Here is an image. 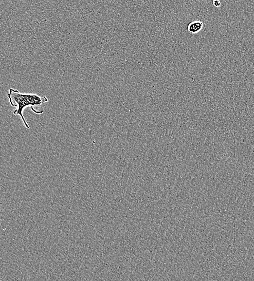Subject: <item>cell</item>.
<instances>
[{"instance_id":"1","label":"cell","mask_w":254,"mask_h":281,"mask_svg":"<svg viewBox=\"0 0 254 281\" xmlns=\"http://www.w3.org/2000/svg\"><path fill=\"white\" fill-rule=\"evenodd\" d=\"M7 96L11 105L17 108L13 111V114L21 118L25 127L28 129H30V127L24 116L25 109L31 107L32 110L35 114H43L37 109L44 108L48 102L46 97H41L33 93H22L13 88L9 89Z\"/></svg>"},{"instance_id":"2","label":"cell","mask_w":254,"mask_h":281,"mask_svg":"<svg viewBox=\"0 0 254 281\" xmlns=\"http://www.w3.org/2000/svg\"><path fill=\"white\" fill-rule=\"evenodd\" d=\"M203 25L204 24L201 21H194L188 25L187 29L191 34H197L202 29Z\"/></svg>"},{"instance_id":"3","label":"cell","mask_w":254,"mask_h":281,"mask_svg":"<svg viewBox=\"0 0 254 281\" xmlns=\"http://www.w3.org/2000/svg\"><path fill=\"white\" fill-rule=\"evenodd\" d=\"M213 5L216 7H219L221 6V2L219 0H215V1L212 2Z\"/></svg>"}]
</instances>
